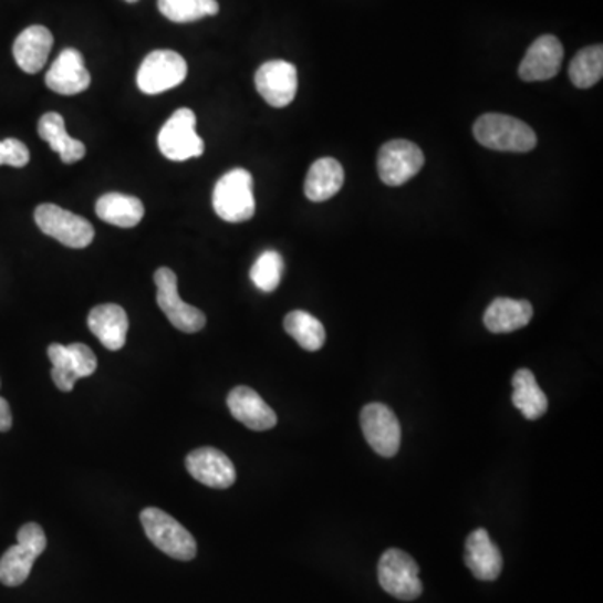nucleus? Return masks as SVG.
<instances>
[{
  "mask_svg": "<svg viewBox=\"0 0 603 603\" xmlns=\"http://www.w3.org/2000/svg\"><path fill=\"white\" fill-rule=\"evenodd\" d=\"M513 406L521 410L528 420L540 419L549 409V399L538 386L537 377L530 370H520L514 373L513 381Z\"/></svg>",
  "mask_w": 603,
  "mask_h": 603,
  "instance_id": "obj_24",
  "label": "nucleus"
},
{
  "mask_svg": "<svg viewBox=\"0 0 603 603\" xmlns=\"http://www.w3.org/2000/svg\"><path fill=\"white\" fill-rule=\"evenodd\" d=\"M361 428L371 448L384 458H393L401 448V425L386 404L371 403L361 410Z\"/></svg>",
  "mask_w": 603,
  "mask_h": 603,
  "instance_id": "obj_11",
  "label": "nucleus"
},
{
  "mask_svg": "<svg viewBox=\"0 0 603 603\" xmlns=\"http://www.w3.org/2000/svg\"><path fill=\"white\" fill-rule=\"evenodd\" d=\"M45 547L48 538L44 530L38 523H25L19 530L18 545L11 547L0 559V583L6 586L22 585Z\"/></svg>",
  "mask_w": 603,
  "mask_h": 603,
  "instance_id": "obj_4",
  "label": "nucleus"
},
{
  "mask_svg": "<svg viewBox=\"0 0 603 603\" xmlns=\"http://www.w3.org/2000/svg\"><path fill=\"white\" fill-rule=\"evenodd\" d=\"M158 9L168 21L176 24L200 21L220 12L217 0H158Z\"/></svg>",
  "mask_w": 603,
  "mask_h": 603,
  "instance_id": "obj_27",
  "label": "nucleus"
},
{
  "mask_svg": "<svg viewBox=\"0 0 603 603\" xmlns=\"http://www.w3.org/2000/svg\"><path fill=\"white\" fill-rule=\"evenodd\" d=\"M187 469L198 482L215 490H227L237 481L233 462L217 448H198L187 456Z\"/></svg>",
  "mask_w": 603,
  "mask_h": 603,
  "instance_id": "obj_14",
  "label": "nucleus"
},
{
  "mask_svg": "<svg viewBox=\"0 0 603 603\" xmlns=\"http://www.w3.org/2000/svg\"><path fill=\"white\" fill-rule=\"evenodd\" d=\"M465 562L472 575L482 582H493L500 576L503 557L485 528L472 531L466 540Z\"/></svg>",
  "mask_w": 603,
  "mask_h": 603,
  "instance_id": "obj_17",
  "label": "nucleus"
},
{
  "mask_svg": "<svg viewBox=\"0 0 603 603\" xmlns=\"http://www.w3.org/2000/svg\"><path fill=\"white\" fill-rule=\"evenodd\" d=\"M283 269H285V263H283L282 256L275 250H267L250 269V279L257 289L270 293L280 285Z\"/></svg>",
  "mask_w": 603,
  "mask_h": 603,
  "instance_id": "obj_28",
  "label": "nucleus"
},
{
  "mask_svg": "<svg viewBox=\"0 0 603 603\" xmlns=\"http://www.w3.org/2000/svg\"><path fill=\"white\" fill-rule=\"evenodd\" d=\"M197 116L188 107L175 111L158 135L159 152L171 162H187L204 155L205 143L197 135Z\"/></svg>",
  "mask_w": 603,
  "mask_h": 603,
  "instance_id": "obj_5",
  "label": "nucleus"
},
{
  "mask_svg": "<svg viewBox=\"0 0 603 603\" xmlns=\"http://www.w3.org/2000/svg\"><path fill=\"white\" fill-rule=\"evenodd\" d=\"M87 325L97 341L110 351H119L125 347L129 322L128 314L121 305H96L87 315Z\"/></svg>",
  "mask_w": 603,
  "mask_h": 603,
  "instance_id": "obj_18",
  "label": "nucleus"
},
{
  "mask_svg": "<svg viewBox=\"0 0 603 603\" xmlns=\"http://www.w3.org/2000/svg\"><path fill=\"white\" fill-rule=\"evenodd\" d=\"M533 318V305L528 300L508 299L498 297L488 305L485 312V328L493 334H508L527 328Z\"/></svg>",
  "mask_w": 603,
  "mask_h": 603,
  "instance_id": "obj_20",
  "label": "nucleus"
},
{
  "mask_svg": "<svg viewBox=\"0 0 603 603\" xmlns=\"http://www.w3.org/2000/svg\"><path fill=\"white\" fill-rule=\"evenodd\" d=\"M12 428V409L4 397H0V433H8Z\"/></svg>",
  "mask_w": 603,
  "mask_h": 603,
  "instance_id": "obj_32",
  "label": "nucleus"
},
{
  "mask_svg": "<svg viewBox=\"0 0 603 603\" xmlns=\"http://www.w3.org/2000/svg\"><path fill=\"white\" fill-rule=\"evenodd\" d=\"M156 289V302H158L159 309L163 314L171 322L173 328L178 331L185 332V334H195L200 332L201 329L207 325V318L200 309L194 308V305L187 304L178 293V279L176 273L168 267H162V269L155 272Z\"/></svg>",
  "mask_w": 603,
  "mask_h": 603,
  "instance_id": "obj_7",
  "label": "nucleus"
},
{
  "mask_svg": "<svg viewBox=\"0 0 603 603\" xmlns=\"http://www.w3.org/2000/svg\"><path fill=\"white\" fill-rule=\"evenodd\" d=\"M187 74V61L178 52L162 49L146 55L136 74V84L145 94H162L184 83Z\"/></svg>",
  "mask_w": 603,
  "mask_h": 603,
  "instance_id": "obj_8",
  "label": "nucleus"
},
{
  "mask_svg": "<svg viewBox=\"0 0 603 603\" xmlns=\"http://www.w3.org/2000/svg\"><path fill=\"white\" fill-rule=\"evenodd\" d=\"M283 329L305 351L315 352L325 344L324 325L309 312H290L283 321Z\"/></svg>",
  "mask_w": 603,
  "mask_h": 603,
  "instance_id": "obj_25",
  "label": "nucleus"
},
{
  "mask_svg": "<svg viewBox=\"0 0 603 603\" xmlns=\"http://www.w3.org/2000/svg\"><path fill=\"white\" fill-rule=\"evenodd\" d=\"M49 358L52 362L51 376L55 386L63 393H71L76 386L77 376L71 364L70 351L67 345L51 344L48 349Z\"/></svg>",
  "mask_w": 603,
  "mask_h": 603,
  "instance_id": "obj_29",
  "label": "nucleus"
},
{
  "mask_svg": "<svg viewBox=\"0 0 603 603\" xmlns=\"http://www.w3.org/2000/svg\"><path fill=\"white\" fill-rule=\"evenodd\" d=\"M381 586L399 600H416L423 593L419 566L413 557L403 550L391 549L383 553L377 566Z\"/></svg>",
  "mask_w": 603,
  "mask_h": 603,
  "instance_id": "obj_9",
  "label": "nucleus"
},
{
  "mask_svg": "<svg viewBox=\"0 0 603 603\" xmlns=\"http://www.w3.org/2000/svg\"><path fill=\"white\" fill-rule=\"evenodd\" d=\"M570 81L580 90L595 86L603 76V48L590 45L573 58L569 70Z\"/></svg>",
  "mask_w": 603,
  "mask_h": 603,
  "instance_id": "obj_26",
  "label": "nucleus"
},
{
  "mask_svg": "<svg viewBox=\"0 0 603 603\" xmlns=\"http://www.w3.org/2000/svg\"><path fill=\"white\" fill-rule=\"evenodd\" d=\"M146 537L156 549L179 562H190L197 557L194 534L159 508H146L139 514Z\"/></svg>",
  "mask_w": 603,
  "mask_h": 603,
  "instance_id": "obj_2",
  "label": "nucleus"
},
{
  "mask_svg": "<svg viewBox=\"0 0 603 603\" xmlns=\"http://www.w3.org/2000/svg\"><path fill=\"white\" fill-rule=\"evenodd\" d=\"M96 214L114 227L133 228L145 217V207L132 195L106 194L96 201Z\"/></svg>",
  "mask_w": 603,
  "mask_h": 603,
  "instance_id": "obj_23",
  "label": "nucleus"
},
{
  "mask_svg": "<svg viewBox=\"0 0 603 603\" xmlns=\"http://www.w3.org/2000/svg\"><path fill=\"white\" fill-rule=\"evenodd\" d=\"M34 220L42 233L55 238L70 249H86L93 243V225L86 218L71 214L58 205H39Z\"/></svg>",
  "mask_w": 603,
  "mask_h": 603,
  "instance_id": "obj_6",
  "label": "nucleus"
},
{
  "mask_svg": "<svg viewBox=\"0 0 603 603\" xmlns=\"http://www.w3.org/2000/svg\"><path fill=\"white\" fill-rule=\"evenodd\" d=\"M256 87L270 106H289L295 100L297 87H299L297 67L279 59L269 61L257 71Z\"/></svg>",
  "mask_w": 603,
  "mask_h": 603,
  "instance_id": "obj_12",
  "label": "nucleus"
},
{
  "mask_svg": "<svg viewBox=\"0 0 603 603\" xmlns=\"http://www.w3.org/2000/svg\"><path fill=\"white\" fill-rule=\"evenodd\" d=\"M39 136L49 143L52 152L58 153L66 165L80 162L86 156V146L80 139L71 138L66 132L64 117L59 113H45L39 119Z\"/></svg>",
  "mask_w": 603,
  "mask_h": 603,
  "instance_id": "obj_22",
  "label": "nucleus"
},
{
  "mask_svg": "<svg viewBox=\"0 0 603 603\" xmlns=\"http://www.w3.org/2000/svg\"><path fill=\"white\" fill-rule=\"evenodd\" d=\"M563 55L562 42L555 35H541L528 48L518 74L527 83L552 80L560 73Z\"/></svg>",
  "mask_w": 603,
  "mask_h": 603,
  "instance_id": "obj_13",
  "label": "nucleus"
},
{
  "mask_svg": "<svg viewBox=\"0 0 603 603\" xmlns=\"http://www.w3.org/2000/svg\"><path fill=\"white\" fill-rule=\"evenodd\" d=\"M67 351H70L71 364H73V370L74 373H76L77 380L93 376V374L96 373V355H94V352L91 351L86 344L74 342V344L67 345Z\"/></svg>",
  "mask_w": 603,
  "mask_h": 603,
  "instance_id": "obj_30",
  "label": "nucleus"
},
{
  "mask_svg": "<svg viewBox=\"0 0 603 603\" xmlns=\"http://www.w3.org/2000/svg\"><path fill=\"white\" fill-rule=\"evenodd\" d=\"M215 214L228 223L249 221L256 215L253 178L250 171L235 168L225 173L214 190Z\"/></svg>",
  "mask_w": 603,
  "mask_h": 603,
  "instance_id": "obj_3",
  "label": "nucleus"
},
{
  "mask_svg": "<svg viewBox=\"0 0 603 603\" xmlns=\"http://www.w3.org/2000/svg\"><path fill=\"white\" fill-rule=\"evenodd\" d=\"M54 38L52 32L44 25H31L24 29L15 39L14 52L15 63L24 73L35 74L48 63Z\"/></svg>",
  "mask_w": 603,
  "mask_h": 603,
  "instance_id": "obj_19",
  "label": "nucleus"
},
{
  "mask_svg": "<svg viewBox=\"0 0 603 603\" xmlns=\"http://www.w3.org/2000/svg\"><path fill=\"white\" fill-rule=\"evenodd\" d=\"M0 165H4V159H2V142H0Z\"/></svg>",
  "mask_w": 603,
  "mask_h": 603,
  "instance_id": "obj_33",
  "label": "nucleus"
},
{
  "mask_svg": "<svg viewBox=\"0 0 603 603\" xmlns=\"http://www.w3.org/2000/svg\"><path fill=\"white\" fill-rule=\"evenodd\" d=\"M344 168L334 158H321L312 163L305 178V197L315 204L331 200L344 185Z\"/></svg>",
  "mask_w": 603,
  "mask_h": 603,
  "instance_id": "obj_21",
  "label": "nucleus"
},
{
  "mask_svg": "<svg viewBox=\"0 0 603 603\" xmlns=\"http://www.w3.org/2000/svg\"><path fill=\"white\" fill-rule=\"evenodd\" d=\"M91 74L77 49H64L45 74V86L58 94L74 96L90 87Z\"/></svg>",
  "mask_w": 603,
  "mask_h": 603,
  "instance_id": "obj_15",
  "label": "nucleus"
},
{
  "mask_svg": "<svg viewBox=\"0 0 603 603\" xmlns=\"http://www.w3.org/2000/svg\"><path fill=\"white\" fill-rule=\"evenodd\" d=\"M472 135L479 145L495 152L528 153L537 146L533 129L507 114L488 113L476 119Z\"/></svg>",
  "mask_w": 603,
  "mask_h": 603,
  "instance_id": "obj_1",
  "label": "nucleus"
},
{
  "mask_svg": "<svg viewBox=\"0 0 603 603\" xmlns=\"http://www.w3.org/2000/svg\"><path fill=\"white\" fill-rule=\"evenodd\" d=\"M2 155H4V165L14 166V168H24L31 159L28 146L21 139L15 138L2 142Z\"/></svg>",
  "mask_w": 603,
  "mask_h": 603,
  "instance_id": "obj_31",
  "label": "nucleus"
},
{
  "mask_svg": "<svg viewBox=\"0 0 603 603\" xmlns=\"http://www.w3.org/2000/svg\"><path fill=\"white\" fill-rule=\"evenodd\" d=\"M227 406L231 416L252 432H269L277 426V414L252 387L238 386L230 391Z\"/></svg>",
  "mask_w": 603,
  "mask_h": 603,
  "instance_id": "obj_16",
  "label": "nucleus"
},
{
  "mask_svg": "<svg viewBox=\"0 0 603 603\" xmlns=\"http://www.w3.org/2000/svg\"><path fill=\"white\" fill-rule=\"evenodd\" d=\"M425 166V155L419 146L406 139H394L381 146L377 171L387 187H401Z\"/></svg>",
  "mask_w": 603,
  "mask_h": 603,
  "instance_id": "obj_10",
  "label": "nucleus"
},
{
  "mask_svg": "<svg viewBox=\"0 0 603 603\" xmlns=\"http://www.w3.org/2000/svg\"><path fill=\"white\" fill-rule=\"evenodd\" d=\"M126 2H129V4H135V2H138V0H126Z\"/></svg>",
  "mask_w": 603,
  "mask_h": 603,
  "instance_id": "obj_34",
  "label": "nucleus"
}]
</instances>
